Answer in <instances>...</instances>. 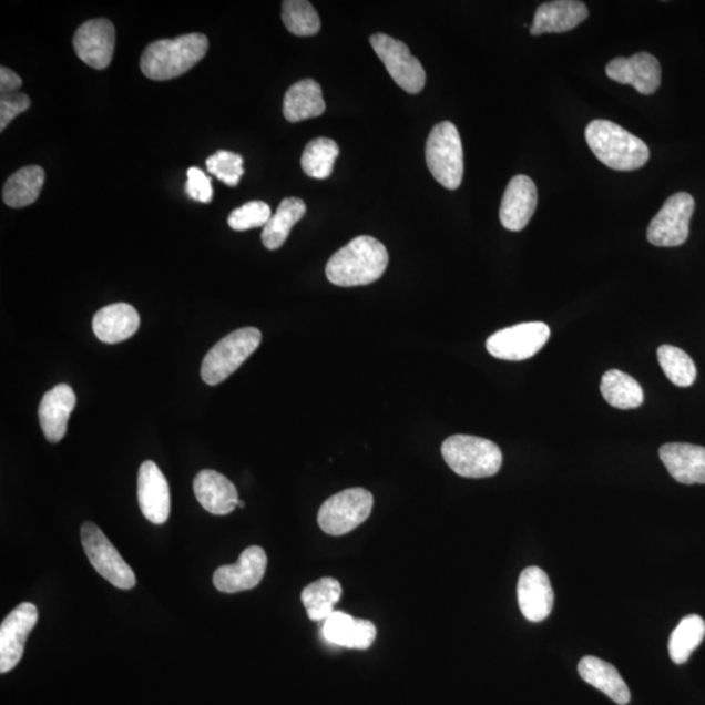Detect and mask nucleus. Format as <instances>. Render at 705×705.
<instances>
[{"label": "nucleus", "mask_w": 705, "mask_h": 705, "mask_svg": "<svg viewBox=\"0 0 705 705\" xmlns=\"http://www.w3.org/2000/svg\"><path fill=\"white\" fill-rule=\"evenodd\" d=\"M388 260L387 248L381 242L369 235H361L329 259L327 278L329 283L343 288L369 285L384 276Z\"/></svg>", "instance_id": "1"}, {"label": "nucleus", "mask_w": 705, "mask_h": 705, "mask_svg": "<svg viewBox=\"0 0 705 705\" xmlns=\"http://www.w3.org/2000/svg\"><path fill=\"white\" fill-rule=\"evenodd\" d=\"M585 139L594 156L614 171L633 172L648 163L650 150L642 139L611 121H592Z\"/></svg>", "instance_id": "2"}, {"label": "nucleus", "mask_w": 705, "mask_h": 705, "mask_svg": "<svg viewBox=\"0 0 705 705\" xmlns=\"http://www.w3.org/2000/svg\"><path fill=\"white\" fill-rule=\"evenodd\" d=\"M210 42L201 33L160 40L144 50L141 69L144 75L156 82H165L183 75L207 54Z\"/></svg>", "instance_id": "3"}, {"label": "nucleus", "mask_w": 705, "mask_h": 705, "mask_svg": "<svg viewBox=\"0 0 705 705\" xmlns=\"http://www.w3.org/2000/svg\"><path fill=\"white\" fill-rule=\"evenodd\" d=\"M443 459L454 473L466 479H487L501 470V448L489 439L452 436L442 446Z\"/></svg>", "instance_id": "4"}, {"label": "nucleus", "mask_w": 705, "mask_h": 705, "mask_svg": "<svg viewBox=\"0 0 705 705\" xmlns=\"http://www.w3.org/2000/svg\"><path fill=\"white\" fill-rule=\"evenodd\" d=\"M426 164L435 178L448 190H457L464 175V152L457 126L442 122L431 130L426 143Z\"/></svg>", "instance_id": "5"}, {"label": "nucleus", "mask_w": 705, "mask_h": 705, "mask_svg": "<svg viewBox=\"0 0 705 705\" xmlns=\"http://www.w3.org/2000/svg\"><path fill=\"white\" fill-rule=\"evenodd\" d=\"M262 333L258 328L247 327L234 330L224 337L204 357L202 379L208 386H217L237 371L248 357L259 348Z\"/></svg>", "instance_id": "6"}, {"label": "nucleus", "mask_w": 705, "mask_h": 705, "mask_svg": "<svg viewBox=\"0 0 705 705\" xmlns=\"http://www.w3.org/2000/svg\"><path fill=\"white\" fill-rule=\"evenodd\" d=\"M372 507L374 498L369 490H344L323 503L318 513V524L327 534H347L369 519Z\"/></svg>", "instance_id": "7"}, {"label": "nucleus", "mask_w": 705, "mask_h": 705, "mask_svg": "<svg viewBox=\"0 0 705 705\" xmlns=\"http://www.w3.org/2000/svg\"><path fill=\"white\" fill-rule=\"evenodd\" d=\"M82 543L88 560L95 571L120 590L129 591L136 584L134 571L123 560L101 529L86 521L82 527Z\"/></svg>", "instance_id": "8"}, {"label": "nucleus", "mask_w": 705, "mask_h": 705, "mask_svg": "<svg viewBox=\"0 0 705 705\" xmlns=\"http://www.w3.org/2000/svg\"><path fill=\"white\" fill-rule=\"evenodd\" d=\"M370 43L396 84L410 94H417L423 90L425 69L421 62L410 54L406 43L384 33L371 35Z\"/></svg>", "instance_id": "9"}, {"label": "nucleus", "mask_w": 705, "mask_h": 705, "mask_svg": "<svg viewBox=\"0 0 705 705\" xmlns=\"http://www.w3.org/2000/svg\"><path fill=\"white\" fill-rule=\"evenodd\" d=\"M695 210L694 197L687 193H677L670 197L653 217L646 238L653 246L677 247L688 238L689 219Z\"/></svg>", "instance_id": "10"}, {"label": "nucleus", "mask_w": 705, "mask_h": 705, "mask_svg": "<svg viewBox=\"0 0 705 705\" xmlns=\"http://www.w3.org/2000/svg\"><path fill=\"white\" fill-rule=\"evenodd\" d=\"M550 337V328L545 323H523L498 330L487 341L491 356L504 361H524L532 358L545 347Z\"/></svg>", "instance_id": "11"}, {"label": "nucleus", "mask_w": 705, "mask_h": 705, "mask_svg": "<svg viewBox=\"0 0 705 705\" xmlns=\"http://www.w3.org/2000/svg\"><path fill=\"white\" fill-rule=\"evenodd\" d=\"M37 622L39 611L31 602H24L6 616L0 626V672H10L20 663L27 638Z\"/></svg>", "instance_id": "12"}, {"label": "nucleus", "mask_w": 705, "mask_h": 705, "mask_svg": "<svg viewBox=\"0 0 705 705\" xmlns=\"http://www.w3.org/2000/svg\"><path fill=\"white\" fill-rule=\"evenodd\" d=\"M73 49L94 70H105L114 55L115 28L108 19H94L79 27L73 35Z\"/></svg>", "instance_id": "13"}, {"label": "nucleus", "mask_w": 705, "mask_h": 705, "mask_svg": "<svg viewBox=\"0 0 705 705\" xmlns=\"http://www.w3.org/2000/svg\"><path fill=\"white\" fill-rule=\"evenodd\" d=\"M268 558L260 546H249L237 563L222 565L213 575V584L223 593H238L258 586L266 574Z\"/></svg>", "instance_id": "14"}, {"label": "nucleus", "mask_w": 705, "mask_h": 705, "mask_svg": "<svg viewBox=\"0 0 705 705\" xmlns=\"http://www.w3.org/2000/svg\"><path fill=\"white\" fill-rule=\"evenodd\" d=\"M139 505L146 520L165 524L171 515V489L156 462L144 461L137 477Z\"/></svg>", "instance_id": "15"}, {"label": "nucleus", "mask_w": 705, "mask_h": 705, "mask_svg": "<svg viewBox=\"0 0 705 705\" xmlns=\"http://www.w3.org/2000/svg\"><path fill=\"white\" fill-rule=\"evenodd\" d=\"M538 187L527 175L510 181L503 195L499 218L507 231L520 232L531 222L538 208Z\"/></svg>", "instance_id": "16"}, {"label": "nucleus", "mask_w": 705, "mask_h": 705, "mask_svg": "<svg viewBox=\"0 0 705 705\" xmlns=\"http://www.w3.org/2000/svg\"><path fill=\"white\" fill-rule=\"evenodd\" d=\"M518 601L528 621L539 623L548 619L554 606V591L545 571L533 565L521 572Z\"/></svg>", "instance_id": "17"}, {"label": "nucleus", "mask_w": 705, "mask_h": 705, "mask_svg": "<svg viewBox=\"0 0 705 705\" xmlns=\"http://www.w3.org/2000/svg\"><path fill=\"white\" fill-rule=\"evenodd\" d=\"M606 75L616 83L633 85L638 93L652 94L661 84V65L652 54L637 53L613 59L606 65Z\"/></svg>", "instance_id": "18"}, {"label": "nucleus", "mask_w": 705, "mask_h": 705, "mask_svg": "<svg viewBox=\"0 0 705 705\" xmlns=\"http://www.w3.org/2000/svg\"><path fill=\"white\" fill-rule=\"evenodd\" d=\"M76 407V395L69 385L50 389L40 403L39 418L43 436L50 443H58L68 432L72 410Z\"/></svg>", "instance_id": "19"}, {"label": "nucleus", "mask_w": 705, "mask_h": 705, "mask_svg": "<svg viewBox=\"0 0 705 705\" xmlns=\"http://www.w3.org/2000/svg\"><path fill=\"white\" fill-rule=\"evenodd\" d=\"M194 493L205 511L213 515H229L238 507V491L233 482L216 470L204 469L194 480Z\"/></svg>", "instance_id": "20"}, {"label": "nucleus", "mask_w": 705, "mask_h": 705, "mask_svg": "<svg viewBox=\"0 0 705 705\" xmlns=\"http://www.w3.org/2000/svg\"><path fill=\"white\" fill-rule=\"evenodd\" d=\"M660 459L675 481L705 483V447L667 443L660 448Z\"/></svg>", "instance_id": "21"}, {"label": "nucleus", "mask_w": 705, "mask_h": 705, "mask_svg": "<svg viewBox=\"0 0 705 705\" xmlns=\"http://www.w3.org/2000/svg\"><path fill=\"white\" fill-rule=\"evenodd\" d=\"M586 6L576 0H554L543 3L534 13L532 35L572 31L588 19Z\"/></svg>", "instance_id": "22"}, {"label": "nucleus", "mask_w": 705, "mask_h": 705, "mask_svg": "<svg viewBox=\"0 0 705 705\" xmlns=\"http://www.w3.org/2000/svg\"><path fill=\"white\" fill-rule=\"evenodd\" d=\"M323 635L330 644L348 650L370 648L377 637V627L370 621L356 620L343 612L328 616L323 626Z\"/></svg>", "instance_id": "23"}, {"label": "nucleus", "mask_w": 705, "mask_h": 705, "mask_svg": "<svg viewBox=\"0 0 705 705\" xmlns=\"http://www.w3.org/2000/svg\"><path fill=\"white\" fill-rule=\"evenodd\" d=\"M93 333L105 344H117L130 339L141 326L135 307L129 304H114L101 308L93 318Z\"/></svg>", "instance_id": "24"}, {"label": "nucleus", "mask_w": 705, "mask_h": 705, "mask_svg": "<svg viewBox=\"0 0 705 705\" xmlns=\"http://www.w3.org/2000/svg\"><path fill=\"white\" fill-rule=\"evenodd\" d=\"M578 671L580 677L611 697L616 704L630 703L631 694L626 682L612 664L599 657L586 656L580 660Z\"/></svg>", "instance_id": "25"}, {"label": "nucleus", "mask_w": 705, "mask_h": 705, "mask_svg": "<svg viewBox=\"0 0 705 705\" xmlns=\"http://www.w3.org/2000/svg\"><path fill=\"white\" fill-rule=\"evenodd\" d=\"M326 112L321 86L313 79L292 85L284 99V116L292 123L311 120Z\"/></svg>", "instance_id": "26"}, {"label": "nucleus", "mask_w": 705, "mask_h": 705, "mask_svg": "<svg viewBox=\"0 0 705 705\" xmlns=\"http://www.w3.org/2000/svg\"><path fill=\"white\" fill-rule=\"evenodd\" d=\"M45 171L39 165L27 166L13 173L3 187V202L11 208H24L39 200Z\"/></svg>", "instance_id": "27"}, {"label": "nucleus", "mask_w": 705, "mask_h": 705, "mask_svg": "<svg viewBox=\"0 0 705 705\" xmlns=\"http://www.w3.org/2000/svg\"><path fill=\"white\" fill-rule=\"evenodd\" d=\"M306 211V204L303 200H299V197H286L278 205L275 215H272L268 224L263 227V245L272 249V252L283 247L285 241L289 237L293 226L304 218Z\"/></svg>", "instance_id": "28"}, {"label": "nucleus", "mask_w": 705, "mask_h": 705, "mask_svg": "<svg viewBox=\"0 0 705 705\" xmlns=\"http://www.w3.org/2000/svg\"><path fill=\"white\" fill-rule=\"evenodd\" d=\"M343 588L339 580L321 578L307 585L300 594L308 619L314 622L326 621L335 613L337 602L341 600Z\"/></svg>", "instance_id": "29"}, {"label": "nucleus", "mask_w": 705, "mask_h": 705, "mask_svg": "<svg viewBox=\"0 0 705 705\" xmlns=\"http://www.w3.org/2000/svg\"><path fill=\"white\" fill-rule=\"evenodd\" d=\"M601 394L612 407L619 409H635L644 401L641 385L620 370H609L602 376Z\"/></svg>", "instance_id": "30"}, {"label": "nucleus", "mask_w": 705, "mask_h": 705, "mask_svg": "<svg viewBox=\"0 0 705 705\" xmlns=\"http://www.w3.org/2000/svg\"><path fill=\"white\" fill-rule=\"evenodd\" d=\"M705 636V622L702 616L692 614L685 616L672 633L670 655L673 663H687L693 652L702 644Z\"/></svg>", "instance_id": "31"}, {"label": "nucleus", "mask_w": 705, "mask_h": 705, "mask_svg": "<svg viewBox=\"0 0 705 705\" xmlns=\"http://www.w3.org/2000/svg\"><path fill=\"white\" fill-rule=\"evenodd\" d=\"M340 149L333 139H315L306 145L300 159L304 172L315 180H327L334 172V165L339 157Z\"/></svg>", "instance_id": "32"}, {"label": "nucleus", "mask_w": 705, "mask_h": 705, "mask_svg": "<svg viewBox=\"0 0 705 705\" xmlns=\"http://www.w3.org/2000/svg\"><path fill=\"white\" fill-rule=\"evenodd\" d=\"M657 357L661 369L673 385L678 387L694 385L697 376L696 366L686 351L672 347V345H663L657 350Z\"/></svg>", "instance_id": "33"}, {"label": "nucleus", "mask_w": 705, "mask_h": 705, "mask_svg": "<svg viewBox=\"0 0 705 705\" xmlns=\"http://www.w3.org/2000/svg\"><path fill=\"white\" fill-rule=\"evenodd\" d=\"M282 14L285 28L294 35L310 37L320 31L319 14L306 0H285Z\"/></svg>", "instance_id": "34"}, {"label": "nucleus", "mask_w": 705, "mask_h": 705, "mask_svg": "<svg viewBox=\"0 0 705 705\" xmlns=\"http://www.w3.org/2000/svg\"><path fill=\"white\" fill-rule=\"evenodd\" d=\"M208 172L216 176L225 185L235 187L244 175V159L237 153L218 151L207 159Z\"/></svg>", "instance_id": "35"}, {"label": "nucleus", "mask_w": 705, "mask_h": 705, "mask_svg": "<svg viewBox=\"0 0 705 705\" xmlns=\"http://www.w3.org/2000/svg\"><path fill=\"white\" fill-rule=\"evenodd\" d=\"M270 217L272 213L267 203L249 202L233 211L227 218V224L233 231L245 232L266 226Z\"/></svg>", "instance_id": "36"}, {"label": "nucleus", "mask_w": 705, "mask_h": 705, "mask_svg": "<svg viewBox=\"0 0 705 705\" xmlns=\"http://www.w3.org/2000/svg\"><path fill=\"white\" fill-rule=\"evenodd\" d=\"M29 106H31V99L25 93L2 94V99H0V131L9 127L14 117L27 112Z\"/></svg>", "instance_id": "37"}, {"label": "nucleus", "mask_w": 705, "mask_h": 705, "mask_svg": "<svg viewBox=\"0 0 705 705\" xmlns=\"http://www.w3.org/2000/svg\"><path fill=\"white\" fill-rule=\"evenodd\" d=\"M185 190L191 200L200 203H210L212 201V182L200 167L188 168Z\"/></svg>", "instance_id": "38"}, {"label": "nucleus", "mask_w": 705, "mask_h": 705, "mask_svg": "<svg viewBox=\"0 0 705 705\" xmlns=\"http://www.w3.org/2000/svg\"><path fill=\"white\" fill-rule=\"evenodd\" d=\"M21 85H23V80L17 72L4 68V65L0 68V92L2 94L18 93Z\"/></svg>", "instance_id": "39"}, {"label": "nucleus", "mask_w": 705, "mask_h": 705, "mask_svg": "<svg viewBox=\"0 0 705 705\" xmlns=\"http://www.w3.org/2000/svg\"><path fill=\"white\" fill-rule=\"evenodd\" d=\"M238 507H239V509H244L245 503H244V502H242V501H239V502H238Z\"/></svg>", "instance_id": "40"}]
</instances>
